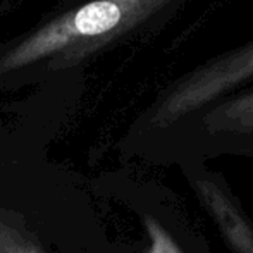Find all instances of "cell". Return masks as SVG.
<instances>
[{"label": "cell", "mask_w": 253, "mask_h": 253, "mask_svg": "<svg viewBox=\"0 0 253 253\" xmlns=\"http://www.w3.org/2000/svg\"><path fill=\"white\" fill-rule=\"evenodd\" d=\"M188 0H91L35 28L0 53V74L45 62L69 69L129 35L167 21Z\"/></svg>", "instance_id": "cell-1"}, {"label": "cell", "mask_w": 253, "mask_h": 253, "mask_svg": "<svg viewBox=\"0 0 253 253\" xmlns=\"http://www.w3.org/2000/svg\"><path fill=\"white\" fill-rule=\"evenodd\" d=\"M0 253H47V250L19 212L0 207Z\"/></svg>", "instance_id": "cell-6"}, {"label": "cell", "mask_w": 253, "mask_h": 253, "mask_svg": "<svg viewBox=\"0 0 253 253\" xmlns=\"http://www.w3.org/2000/svg\"><path fill=\"white\" fill-rule=\"evenodd\" d=\"M253 84V40L186 71L157 93L127 136L133 153L213 102Z\"/></svg>", "instance_id": "cell-2"}, {"label": "cell", "mask_w": 253, "mask_h": 253, "mask_svg": "<svg viewBox=\"0 0 253 253\" xmlns=\"http://www.w3.org/2000/svg\"><path fill=\"white\" fill-rule=\"evenodd\" d=\"M183 210L177 202H167L141 212L145 253H209L203 236L191 227Z\"/></svg>", "instance_id": "cell-5"}, {"label": "cell", "mask_w": 253, "mask_h": 253, "mask_svg": "<svg viewBox=\"0 0 253 253\" xmlns=\"http://www.w3.org/2000/svg\"><path fill=\"white\" fill-rule=\"evenodd\" d=\"M186 184L195 193L231 253H253V222L220 172L207 162L179 166Z\"/></svg>", "instance_id": "cell-4"}, {"label": "cell", "mask_w": 253, "mask_h": 253, "mask_svg": "<svg viewBox=\"0 0 253 253\" xmlns=\"http://www.w3.org/2000/svg\"><path fill=\"white\" fill-rule=\"evenodd\" d=\"M133 153L177 167L219 157L253 159V84L213 102Z\"/></svg>", "instance_id": "cell-3"}]
</instances>
